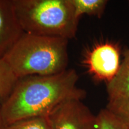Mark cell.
I'll return each mask as SVG.
<instances>
[{
	"instance_id": "6da1fadb",
	"label": "cell",
	"mask_w": 129,
	"mask_h": 129,
	"mask_svg": "<svg viewBox=\"0 0 129 129\" xmlns=\"http://www.w3.org/2000/svg\"><path fill=\"white\" fill-rule=\"evenodd\" d=\"M73 69L52 75L19 78L8 99L1 105L4 125L29 118L48 116L58 105L72 99L82 101L84 90L77 87Z\"/></svg>"
},
{
	"instance_id": "7a4b0ae2",
	"label": "cell",
	"mask_w": 129,
	"mask_h": 129,
	"mask_svg": "<svg viewBox=\"0 0 129 129\" xmlns=\"http://www.w3.org/2000/svg\"><path fill=\"white\" fill-rule=\"evenodd\" d=\"M68 40L24 32L3 59L19 78L55 75L67 69Z\"/></svg>"
},
{
	"instance_id": "3957f363",
	"label": "cell",
	"mask_w": 129,
	"mask_h": 129,
	"mask_svg": "<svg viewBox=\"0 0 129 129\" xmlns=\"http://www.w3.org/2000/svg\"><path fill=\"white\" fill-rule=\"evenodd\" d=\"M25 33L69 40L76 35L79 19L71 0H12Z\"/></svg>"
},
{
	"instance_id": "277c9868",
	"label": "cell",
	"mask_w": 129,
	"mask_h": 129,
	"mask_svg": "<svg viewBox=\"0 0 129 129\" xmlns=\"http://www.w3.org/2000/svg\"><path fill=\"white\" fill-rule=\"evenodd\" d=\"M82 63L93 78L108 84L120 68V50L109 42L100 43L85 51Z\"/></svg>"
},
{
	"instance_id": "5b68a950",
	"label": "cell",
	"mask_w": 129,
	"mask_h": 129,
	"mask_svg": "<svg viewBox=\"0 0 129 129\" xmlns=\"http://www.w3.org/2000/svg\"><path fill=\"white\" fill-rule=\"evenodd\" d=\"M47 118L50 129H97L96 116L81 100L64 102Z\"/></svg>"
},
{
	"instance_id": "8992f818",
	"label": "cell",
	"mask_w": 129,
	"mask_h": 129,
	"mask_svg": "<svg viewBox=\"0 0 129 129\" xmlns=\"http://www.w3.org/2000/svg\"><path fill=\"white\" fill-rule=\"evenodd\" d=\"M23 33L12 0H0V58L7 54Z\"/></svg>"
},
{
	"instance_id": "52a82bcc",
	"label": "cell",
	"mask_w": 129,
	"mask_h": 129,
	"mask_svg": "<svg viewBox=\"0 0 129 129\" xmlns=\"http://www.w3.org/2000/svg\"><path fill=\"white\" fill-rule=\"evenodd\" d=\"M107 91L109 101L129 97V48L126 51L117 75L108 84Z\"/></svg>"
},
{
	"instance_id": "ba28073f",
	"label": "cell",
	"mask_w": 129,
	"mask_h": 129,
	"mask_svg": "<svg viewBox=\"0 0 129 129\" xmlns=\"http://www.w3.org/2000/svg\"><path fill=\"white\" fill-rule=\"evenodd\" d=\"M19 78L3 58H0V105L11 94Z\"/></svg>"
},
{
	"instance_id": "9c48e42d",
	"label": "cell",
	"mask_w": 129,
	"mask_h": 129,
	"mask_svg": "<svg viewBox=\"0 0 129 129\" xmlns=\"http://www.w3.org/2000/svg\"><path fill=\"white\" fill-rule=\"evenodd\" d=\"M75 13L80 19L81 16L88 14L101 17L105 9L106 0H71Z\"/></svg>"
},
{
	"instance_id": "30bf717a",
	"label": "cell",
	"mask_w": 129,
	"mask_h": 129,
	"mask_svg": "<svg viewBox=\"0 0 129 129\" xmlns=\"http://www.w3.org/2000/svg\"><path fill=\"white\" fill-rule=\"evenodd\" d=\"M0 129H50L47 116L29 118L9 124Z\"/></svg>"
},
{
	"instance_id": "8fae6325",
	"label": "cell",
	"mask_w": 129,
	"mask_h": 129,
	"mask_svg": "<svg viewBox=\"0 0 129 129\" xmlns=\"http://www.w3.org/2000/svg\"><path fill=\"white\" fill-rule=\"evenodd\" d=\"M106 109L129 129V97L124 99L109 101Z\"/></svg>"
},
{
	"instance_id": "7c38bea8",
	"label": "cell",
	"mask_w": 129,
	"mask_h": 129,
	"mask_svg": "<svg viewBox=\"0 0 129 129\" xmlns=\"http://www.w3.org/2000/svg\"><path fill=\"white\" fill-rule=\"evenodd\" d=\"M97 129H127L112 113L106 108L100 111L96 116Z\"/></svg>"
},
{
	"instance_id": "4fadbf2b",
	"label": "cell",
	"mask_w": 129,
	"mask_h": 129,
	"mask_svg": "<svg viewBox=\"0 0 129 129\" xmlns=\"http://www.w3.org/2000/svg\"><path fill=\"white\" fill-rule=\"evenodd\" d=\"M4 125V123H3V118H2V114H1V105H0V128Z\"/></svg>"
}]
</instances>
